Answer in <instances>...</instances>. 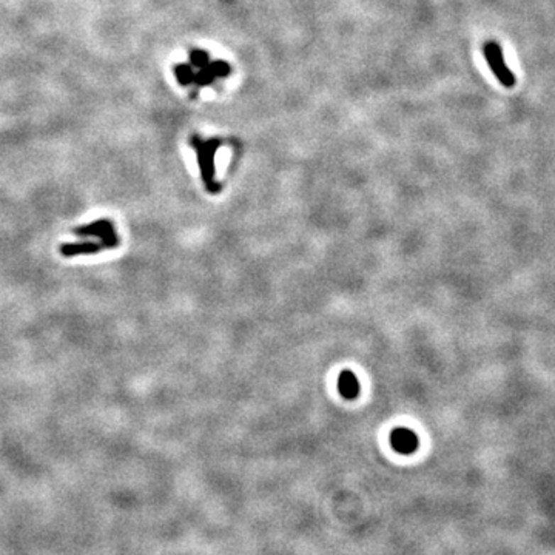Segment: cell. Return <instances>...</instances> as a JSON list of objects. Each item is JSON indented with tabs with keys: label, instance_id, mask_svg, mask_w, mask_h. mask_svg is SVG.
<instances>
[{
	"label": "cell",
	"instance_id": "cell-1",
	"mask_svg": "<svg viewBox=\"0 0 555 555\" xmlns=\"http://www.w3.org/2000/svg\"><path fill=\"white\" fill-rule=\"evenodd\" d=\"M483 53H485L488 65L492 73H494V76L497 77L498 82L506 88H512L515 85V76L506 65L503 50H501L500 45L492 40L486 42L485 47H483Z\"/></svg>",
	"mask_w": 555,
	"mask_h": 555
},
{
	"label": "cell",
	"instance_id": "cell-2",
	"mask_svg": "<svg viewBox=\"0 0 555 555\" xmlns=\"http://www.w3.org/2000/svg\"><path fill=\"white\" fill-rule=\"evenodd\" d=\"M192 144L196 150V155H198L202 179L210 189L213 185V176H214V155H216V151L219 148V141L216 139L201 141L198 136H193Z\"/></svg>",
	"mask_w": 555,
	"mask_h": 555
},
{
	"label": "cell",
	"instance_id": "cell-3",
	"mask_svg": "<svg viewBox=\"0 0 555 555\" xmlns=\"http://www.w3.org/2000/svg\"><path fill=\"white\" fill-rule=\"evenodd\" d=\"M76 233L79 236H99L101 243L105 248H113L119 244L118 235H116L113 224L106 219L101 221H94L92 226H85V227H79L76 230Z\"/></svg>",
	"mask_w": 555,
	"mask_h": 555
},
{
	"label": "cell",
	"instance_id": "cell-4",
	"mask_svg": "<svg viewBox=\"0 0 555 555\" xmlns=\"http://www.w3.org/2000/svg\"><path fill=\"white\" fill-rule=\"evenodd\" d=\"M390 446L393 451L401 455H410L414 454L419 446L418 435L412 431V429L397 427L390 432Z\"/></svg>",
	"mask_w": 555,
	"mask_h": 555
},
{
	"label": "cell",
	"instance_id": "cell-5",
	"mask_svg": "<svg viewBox=\"0 0 555 555\" xmlns=\"http://www.w3.org/2000/svg\"><path fill=\"white\" fill-rule=\"evenodd\" d=\"M230 71L231 68L226 60H214L207 67L201 68L199 73L194 76V82L196 85H207L211 84L216 77H227Z\"/></svg>",
	"mask_w": 555,
	"mask_h": 555
},
{
	"label": "cell",
	"instance_id": "cell-6",
	"mask_svg": "<svg viewBox=\"0 0 555 555\" xmlns=\"http://www.w3.org/2000/svg\"><path fill=\"white\" fill-rule=\"evenodd\" d=\"M338 390L347 400H353L360 395V381L351 370L341 372L338 378Z\"/></svg>",
	"mask_w": 555,
	"mask_h": 555
},
{
	"label": "cell",
	"instance_id": "cell-7",
	"mask_svg": "<svg viewBox=\"0 0 555 555\" xmlns=\"http://www.w3.org/2000/svg\"><path fill=\"white\" fill-rule=\"evenodd\" d=\"M175 76L177 79V82L181 85H190L192 82H194V71L190 65L187 64H179L175 67Z\"/></svg>",
	"mask_w": 555,
	"mask_h": 555
},
{
	"label": "cell",
	"instance_id": "cell-8",
	"mask_svg": "<svg viewBox=\"0 0 555 555\" xmlns=\"http://www.w3.org/2000/svg\"><path fill=\"white\" fill-rule=\"evenodd\" d=\"M190 62H192L193 67L201 70L210 64V56H209L207 51L196 48V50L190 51Z\"/></svg>",
	"mask_w": 555,
	"mask_h": 555
}]
</instances>
